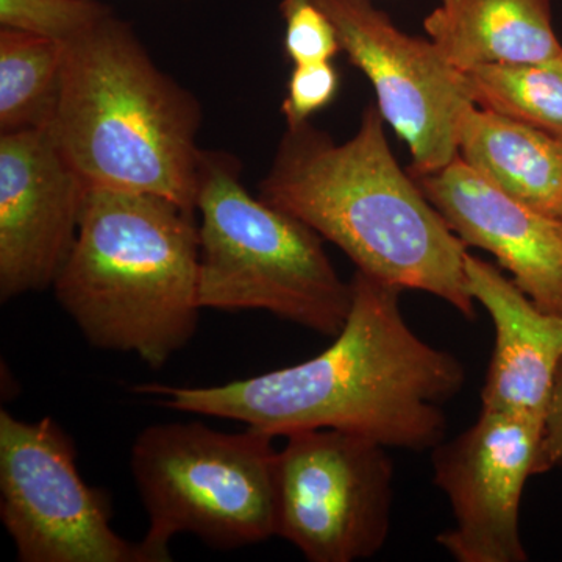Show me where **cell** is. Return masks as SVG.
<instances>
[{
    "instance_id": "obj_7",
    "label": "cell",
    "mask_w": 562,
    "mask_h": 562,
    "mask_svg": "<svg viewBox=\"0 0 562 562\" xmlns=\"http://www.w3.org/2000/svg\"><path fill=\"white\" fill-rule=\"evenodd\" d=\"M392 482L386 447L371 439L292 432L277 458V536L312 562L371 560L390 536Z\"/></svg>"
},
{
    "instance_id": "obj_19",
    "label": "cell",
    "mask_w": 562,
    "mask_h": 562,
    "mask_svg": "<svg viewBox=\"0 0 562 562\" xmlns=\"http://www.w3.org/2000/svg\"><path fill=\"white\" fill-rule=\"evenodd\" d=\"M284 50L294 66L333 61L342 50L330 18L313 0H281Z\"/></svg>"
},
{
    "instance_id": "obj_10",
    "label": "cell",
    "mask_w": 562,
    "mask_h": 562,
    "mask_svg": "<svg viewBox=\"0 0 562 562\" xmlns=\"http://www.w3.org/2000/svg\"><path fill=\"white\" fill-rule=\"evenodd\" d=\"M542 424L482 409L452 441L432 449V482L449 498L454 525L436 542L458 562H525L520 503L535 475Z\"/></svg>"
},
{
    "instance_id": "obj_11",
    "label": "cell",
    "mask_w": 562,
    "mask_h": 562,
    "mask_svg": "<svg viewBox=\"0 0 562 562\" xmlns=\"http://www.w3.org/2000/svg\"><path fill=\"white\" fill-rule=\"evenodd\" d=\"M87 181L47 128L0 135V301L47 290L68 260Z\"/></svg>"
},
{
    "instance_id": "obj_12",
    "label": "cell",
    "mask_w": 562,
    "mask_h": 562,
    "mask_svg": "<svg viewBox=\"0 0 562 562\" xmlns=\"http://www.w3.org/2000/svg\"><path fill=\"white\" fill-rule=\"evenodd\" d=\"M414 180L465 246L490 251L539 308L562 316V221L503 194L460 157Z\"/></svg>"
},
{
    "instance_id": "obj_5",
    "label": "cell",
    "mask_w": 562,
    "mask_h": 562,
    "mask_svg": "<svg viewBox=\"0 0 562 562\" xmlns=\"http://www.w3.org/2000/svg\"><path fill=\"white\" fill-rule=\"evenodd\" d=\"M195 206L202 310L271 313L333 338L341 331L350 281L336 272L319 233L247 191L233 155L203 150Z\"/></svg>"
},
{
    "instance_id": "obj_2",
    "label": "cell",
    "mask_w": 562,
    "mask_h": 562,
    "mask_svg": "<svg viewBox=\"0 0 562 562\" xmlns=\"http://www.w3.org/2000/svg\"><path fill=\"white\" fill-rule=\"evenodd\" d=\"M386 124L379 105H368L346 143L310 121L288 127L258 198L338 246L358 271L436 295L473 321L468 246L395 160Z\"/></svg>"
},
{
    "instance_id": "obj_13",
    "label": "cell",
    "mask_w": 562,
    "mask_h": 562,
    "mask_svg": "<svg viewBox=\"0 0 562 562\" xmlns=\"http://www.w3.org/2000/svg\"><path fill=\"white\" fill-rule=\"evenodd\" d=\"M465 280L495 330L482 409L541 422L562 362V316L539 308L491 262L465 255Z\"/></svg>"
},
{
    "instance_id": "obj_15",
    "label": "cell",
    "mask_w": 562,
    "mask_h": 562,
    "mask_svg": "<svg viewBox=\"0 0 562 562\" xmlns=\"http://www.w3.org/2000/svg\"><path fill=\"white\" fill-rule=\"evenodd\" d=\"M457 144L458 157L492 187L562 221V140L471 103L458 120Z\"/></svg>"
},
{
    "instance_id": "obj_1",
    "label": "cell",
    "mask_w": 562,
    "mask_h": 562,
    "mask_svg": "<svg viewBox=\"0 0 562 562\" xmlns=\"http://www.w3.org/2000/svg\"><path fill=\"white\" fill-rule=\"evenodd\" d=\"M350 283L346 324L312 360L220 386L133 390L165 408L243 422L273 438L328 428L386 449H435L446 439L442 406L464 386V364L414 333L402 288L358 269Z\"/></svg>"
},
{
    "instance_id": "obj_21",
    "label": "cell",
    "mask_w": 562,
    "mask_h": 562,
    "mask_svg": "<svg viewBox=\"0 0 562 562\" xmlns=\"http://www.w3.org/2000/svg\"><path fill=\"white\" fill-rule=\"evenodd\" d=\"M562 464V362L543 417L541 441L536 454L535 475Z\"/></svg>"
},
{
    "instance_id": "obj_16",
    "label": "cell",
    "mask_w": 562,
    "mask_h": 562,
    "mask_svg": "<svg viewBox=\"0 0 562 562\" xmlns=\"http://www.w3.org/2000/svg\"><path fill=\"white\" fill-rule=\"evenodd\" d=\"M63 55L65 44L0 27V135L50 127Z\"/></svg>"
},
{
    "instance_id": "obj_14",
    "label": "cell",
    "mask_w": 562,
    "mask_h": 562,
    "mask_svg": "<svg viewBox=\"0 0 562 562\" xmlns=\"http://www.w3.org/2000/svg\"><path fill=\"white\" fill-rule=\"evenodd\" d=\"M424 29L461 72L562 60L550 0H441Z\"/></svg>"
},
{
    "instance_id": "obj_20",
    "label": "cell",
    "mask_w": 562,
    "mask_h": 562,
    "mask_svg": "<svg viewBox=\"0 0 562 562\" xmlns=\"http://www.w3.org/2000/svg\"><path fill=\"white\" fill-rule=\"evenodd\" d=\"M338 70L331 61L294 66L281 103L286 127L305 124L316 111L325 109L338 92Z\"/></svg>"
},
{
    "instance_id": "obj_4",
    "label": "cell",
    "mask_w": 562,
    "mask_h": 562,
    "mask_svg": "<svg viewBox=\"0 0 562 562\" xmlns=\"http://www.w3.org/2000/svg\"><path fill=\"white\" fill-rule=\"evenodd\" d=\"M161 195L90 188L55 299L91 346L160 371L198 331L201 235Z\"/></svg>"
},
{
    "instance_id": "obj_3",
    "label": "cell",
    "mask_w": 562,
    "mask_h": 562,
    "mask_svg": "<svg viewBox=\"0 0 562 562\" xmlns=\"http://www.w3.org/2000/svg\"><path fill=\"white\" fill-rule=\"evenodd\" d=\"M201 124L195 95L113 11L65 44L47 131L88 187L161 195L198 213Z\"/></svg>"
},
{
    "instance_id": "obj_9",
    "label": "cell",
    "mask_w": 562,
    "mask_h": 562,
    "mask_svg": "<svg viewBox=\"0 0 562 562\" xmlns=\"http://www.w3.org/2000/svg\"><path fill=\"white\" fill-rule=\"evenodd\" d=\"M333 22L342 50L371 80L384 121L409 147L413 177L458 157V120L471 105L465 74L430 38L408 35L372 0H313Z\"/></svg>"
},
{
    "instance_id": "obj_18",
    "label": "cell",
    "mask_w": 562,
    "mask_h": 562,
    "mask_svg": "<svg viewBox=\"0 0 562 562\" xmlns=\"http://www.w3.org/2000/svg\"><path fill=\"white\" fill-rule=\"evenodd\" d=\"M110 13L95 0H0V27L68 44Z\"/></svg>"
},
{
    "instance_id": "obj_6",
    "label": "cell",
    "mask_w": 562,
    "mask_h": 562,
    "mask_svg": "<svg viewBox=\"0 0 562 562\" xmlns=\"http://www.w3.org/2000/svg\"><path fill=\"white\" fill-rule=\"evenodd\" d=\"M273 436L222 432L202 422L151 425L136 436L131 469L149 517L144 562L171 561L169 542L194 535L216 549L277 536Z\"/></svg>"
},
{
    "instance_id": "obj_8",
    "label": "cell",
    "mask_w": 562,
    "mask_h": 562,
    "mask_svg": "<svg viewBox=\"0 0 562 562\" xmlns=\"http://www.w3.org/2000/svg\"><path fill=\"white\" fill-rule=\"evenodd\" d=\"M72 439L50 417L0 412V520L21 562H144L111 527L109 495L87 484Z\"/></svg>"
},
{
    "instance_id": "obj_17",
    "label": "cell",
    "mask_w": 562,
    "mask_h": 562,
    "mask_svg": "<svg viewBox=\"0 0 562 562\" xmlns=\"http://www.w3.org/2000/svg\"><path fill=\"white\" fill-rule=\"evenodd\" d=\"M464 74L476 106L562 140V60L484 65Z\"/></svg>"
}]
</instances>
